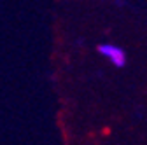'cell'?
I'll return each instance as SVG.
<instances>
[{"label":"cell","mask_w":147,"mask_h":145,"mask_svg":"<svg viewBox=\"0 0 147 145\" xmlns=\"http://www.w3.org/2000/svg\"><path fill=\"white\" fill-rule=\"evenodd\" d=\"M98 52L103 58H107L112 65H116V66H124V63H126L124 51L121 47L114 46V44H102V46H98Z\"/></svg>","instance_id":"obj_1"}]
</instances>
